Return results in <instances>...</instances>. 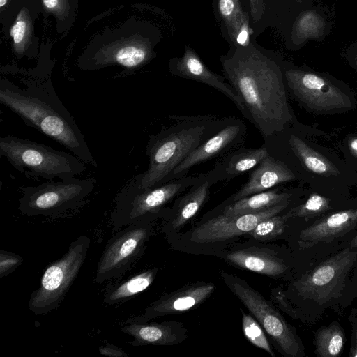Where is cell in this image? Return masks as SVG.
Wrapping results in <instances>:
<instances>
[{
	"label": "cell",
	"instance_id": "f546056e",
	"mask_svg": "<svg viewBox=\"0 0 357 357\" xmlns=\"http://www.w3.org/2000/svg\"><path fill=\"white\" fill-rule=\"evenodd\" d=\"M331 208L330 200L326 197L313 193L305 202L291 208L286 214L285 217L303 218L305 220L319 216Z\"/></svg>",
	"mask_w": 357,
	"mask_h": 357
},
{
	"label": "cell",
	"instance_id": "6da1fadb",
	"mask_svg": "<svg viewBox=\"0 0 357 357\" xmlns=\"http://www.w3.org/2000/svg\"><path fill=\"white\" fill-rule=\"evenodd\" d=\"M225 78L243 102L248 119L265 142L293 120L280 67L251 43L221 57Z\"/></svg>",
	"mask_w": 357,
	"mask_h": 357
},
{
	"label": "cell",
	"instance_id": "277c9868",
	"mask_svg": "<svg viewBox=\"0 0 357 357\" xmlns=\"http://www.w3.org/2000/svg\"><path fill=\"white\" fill-rule=\"evenodd\" d=\"M159 33L151 23L132 17L95 36L78 57L77 67L94 71L118 66L123 68L122 75H131L155 57Z\"/></svg>",
	"mask_w": 357,
	"mask_h": 357
},
{
	"label": "cell",
	"instance_id": "cb8c5ba5",
	"mask_svg": "<svg viewBox=\"0 0 357 357\" xmlns=\"http://www.w3.org/2000/svg\"><path fill=\"white\" fill-rule=\"evenodd\" d=\"M292 194L280 192L278 189L268 190L242 198L226 206L222 214L236 216L263 211L291 201Z\"/></svg>",
	"mask_w": 357,
	"mask_h": 357
},
{
	"label": "cell",
	"instance_id": "83f0119b",
	"mask_svg": "<svg viewBox=\"0 0 357 357\" xmlns=\"http://www.w3.org/2000/svg\"><path fill=\"white\" fill-rule=\"evenodd\" d=\"M346 340L344 328L339 322L321 326L314 332V354L319 357L339 356Z\"/></svg>",
	"mask_w": 357,
	"mask_h": 357
},
{
	"label": "cell",
	"instance_id": "484cf974",
	"mask_svg": "<svg viewBox=\"0 0 357 357\" xmlns=\"http://www.w3.org/2000/svg\"><path fill=\"white\" fill-rule=\"evenodd\" d=\"M289 144L301 165L307 170L325 176H337L340 171L324 155L307 144L299 137L291 135Z\"/></svg>",
	"mask_w": 357,
	"mask_h": 357
},
{
	"label": "cell",
	"instance_id": "1f68e13d",
	"mask_svg": "<svg viewBox=\"0 0 357 357\" xmlns=\"http://www.w3.org/2000/svg\"><path fill=\"white\" fill-rule=\"evenodd\" d=\"M241 312L242 328L245 337L253 345L264 350L274 357L275 354L261 326L251 315L245 313L242 310Z\"/></svg>",
	"mask_w": 357,
	"mask_h": 357
},
{
	"label": "cell",
	"instance_id": "7c38bea8",
	"mask_svg": "<svg viewBox=\"0 0 357 357\" xmlns=\"http://www.w3.org/2000/svg\"><path fill=\"white\" fill-rule=\"evenodd\" d=\"M285 78L291 93L310 109L328 112L352 107L347 94L317 75L289 70L285 72Z\"/></svg>",
	"mask_w": 357,
	"mask_h": 357
},
{
	"label": "cell",
	"instance_id": "52a82bcc",
	"mask_svg": "<svg viewBox=\"0 0 357 357\" xmlns=\"http://www.w3.org/2000/svg\"><path fill=\"white\" fill-rule=\"evenodd\" d=\"M92 178L76 177L61 181H47L36 186L21 187L18 209L29 217L57 218L78 211L95 188Z\"/></svg>",
	"mask_w": 357,
	"mask_h": 357
},
{
	"label": "cell",
	"instance_id": "4316f807",
	"mask_svg": "<svg viewBox=\"0 0 357 357\" xmlns=\"http://www.w3.org/2000/svg\"><path fill=\"white\" fill-rule=\"evenodd\" d=\"M45 18L53 17L55 30L60 36L66 35L75 24L79 0H36Z\"/></svg>",
	"mask_w": 357,
	"mask_h": 357
},
{
	"label": "cell",
	"instance_id": "d6986e66",
	"mask_svg": "<svg viewBox=\"0 0 357 357\" xmlns=\"http://www.w3.org/2000/svg\"><path fill=\"white\" fill-rule=\"evenodd\" d=\"M295 178L294 173L286 163L269 153L252 169L248 181L229 199V204Z\"/></svg>",
	"mask_w": 357,
	"mask_h": 357
},
{
	"label": "cell",
	"instance_id": "d590c367",
	"mask_svg": "<svg viewBox=\"0 0 357 357\" xmlns=\"http://www.w3.org/2000/svg\"><path fill=\"white\" fill-rule=\"evenodd\" d=\"M99 353L103 356L110 357H127L128 354L126 353L121 348L111 344L108 342H105V344L100 346L98 349Z\"/></svg>",
	"mask_w": 357,
	"mask_h": 357
},
{
	"label": "cell",
	"instance_id": "7a4b0ae2",
	"mask_svg": "<svg viewBox=\"0 0 357 357\" xmlns=\"http://www.w3.org/2000/svg\"><path fill=\"white\" fill-rule=\"evenodd\" d=\"M14 70L23 75L20 80L23 86L1 77V103L27 126L59 142L86 165L97 167L84 135L56 93L50 76L52 66Z\"/></svg>",
	"mask_w": 357,
	"mask_h": 357
},
{
	"label": "cell",
	"instance_id": "e575fe53",
	"mask_svg": "<svg viewBox=\"0 0 357 357\" xmlns=\"http://www.w3.org/2000/svg\"><path fill=\"white\" fill-rule=\"evenodd\" d=\"M250 15L253 22H258L262 17L265 7L266 0H249Z\"/></svg>",
	"mask_w": 357,
	"mask_h": 357
},
{
	"label": "cell",
	"instance_id": "3957f363",
	"mask_svg": "<svg viewBox=\"0 0 357 357\" xmlns=\"http://www.w3.org/2000/svg\"><path fill=\"white\" fill-rule=\"evenodd\" d=\"M228 118L214 115L171 116L174 123L150 135L146 146L149 167L133 177L136 183L146 188L167 182L174 169L216 133Z\"/></svg>",
	"mask_w": 357,
	"mask_h": 357
},
{
	"label": "cell",
	"instance_id": "7402d4cb",
	"mask_svg": "<svg viewBox=\"0 0 357 357\" xmlns=\"http://www.w3.org/2000/svg\"><path fill=\"white\" fill-rule=\"evenodd\" d=\"M226 258L240 268L271 277H278L287 268L274 252L258 248L238 250L227 254Z\"/></svg>",
	"mask_w": 357,
	"mask_h": 357
},
{
	"label": "cell",
	"instance_id": "8992f818",
	"mask_svg": "<svg viewBox=\"0 0 357 357\" xmlns=\"http://www.w3.org/2000/svg\"><path fill=\"white\" fill-rule=\"evenodd\" d=\"M203 174L185 176L146 188H140L132 178L115 199L110 214L112 231L145 216L159 215L167 204L196 183Z\"/></svg>",
	"mask_w": 357,
	"mask_h": 357
},
{
	"label": "cell",
	"instance_id": "4dcf8cb0",
	"mask_svg": "<svg viewBox=\"0 0 357 357\" xmlns=\"http://www.w3.org/2000/svg\"><path fill=\"white\" fill-rule=\"evenodd\" d=\"M287 220L284 215H273L261 221L248 234L255 239L260 241L273 239L283 233Z\"/></svg>",
	"mask_w": 357,
	"mask_h": 357
},
{
	"label": "cell",
	"instance_id": "ab89813d",
	"mask_svg": "<svg viewBox=\"0 0 357 357\" xmlns=\"http://www.w3.org/2000/svg\"><path fill=\"white\" fill-rule=\"evenodd\" d=\"M350 248L353 249L357 248V235L351 240Z\"/></svg>",
	"mask_w": 357,
	"mask_h": 357
},
{
	"label": "cell",
	"instance_id": "ac0fdd59",
	"mask_svg": "<svg viewBox=\"0 0 357 357\" xmlns=\"http://www.w3.org/2000/svg\"><path fill=\"white\" fill-rule=\"evenodd\" d=\"M225 180L220 165L206 173L181 197L175 202L171 213L169 225L172 229H179L192 218L208 199L211 187Z\"/></svg>",
	"mask_w": 357,
	"mask_h": 357
},
{
	"label": "cell",
	"instance_id": "8fae6325",
	"mask_svg": "<svg viewBox=\"0 0 357 357\" xmlns=\"http://www.w3.org/2000/svg\"><path fill=\"white\" fill-rule=\"evenodd\" d=\"M356 258L357 250L344 248L303 275L293 286L303 300L324 306L347 294Z\"/></svg>",
	"mask_w": 357,
	"mask_h": 357
},
{
	"label": "cell",
	"instance_id": "f35d334b",
	"mask_svg": "<svg viewBox=\"0 0 357 357\" xmlns=\"http://www.w3.org/2000/svg\"><path fill=\"white\" fill-rule=\"evenodd\" d=\"M349 149L351 154L357 158V138H354L349 141Z\"/></svg>",
	"mask_w": 357,
	"mask_h": 357
},
{
	"label": "cell",
	"instance_id": "44dd1931",
	"mask_svg": "<svg viewBox=\"0 0 357 357\" xmlns=\"http://www.w3.org/2000/svg\"><path fill=\"white\" fill-rule=\"evenodd\" d=\"M121 331L133 337L129 342L132 347L172 346L188 337L183 324L176 321L132 323L121 327Z\"/></svg>",
	"mask_w": 357,
	"mask_h": 357
},
{
	"label": "cell",
	"instance_id": "d4e9b609",
	"mask_svg": "<svg viewBox=\"0 0 357 357\" xmlns=\"http://www.w3.org/2000/svg\"><path fill=\"white\" fill-rule=\"evenodd\" d=\"M157 272L158 268L144 271L111 286L104 295L103 303L112 305L128 301L146 290L154 281Z\"/></svg>",
	"mask_w": 357,
	"mask_h": 357
},
{
	"label": "cell",
	"instance_id": "d6a6232c",
	"mask_svg": "<svg viewBox=\"0 0 357 357\" xmlns=\"http://www.w3.org/2000/svg\"><path fill=\"white\" fill-rule=\"evenodd\" d=\"M23 262L21 256L6 250H0V278L12 273Z\"/></svg>",
	"mask_w": 357,
	"mask_h": 357
},
{
	"label": "cell",
	"instance_id": "5b68a950",
	"mask_svg": "<svg viewBox=\"0 0 357 357\" xmlns=\"http://www.w3.org/2000/svg\"><path fill=\"white\" fill-rule=\"evenodd\" d=\"M0 153L26 177L54 181L81 175L85 163L75 155L14 135L0 138Z\"/></svg>",
	"mask_w": 357,
	"mask_h": 357
},
{
	"label": "cell",
	"instance_id": "4fadbf2b",
	"mask_svg": "<svg viewBox=\"0 0 357 357\" xmlns=\"http://www.w3.org/2000/svg\"><path fill=\"white\" fill-rule=\"evenodd\" d=\"M41 13L36 0H19L13 13L0 22L5 38L10 42L17 59H34L38 56L39 38L36 34V22Z\"/></svg>",
	"mask_w": 357,
	"mask_h": 357
},
{
	"label": "cell",
	"instance_id": "74e56055",
	"mask_svg": "<svg viewBox=\"0 0 357 357\" xmlns=\"http://www.w3.org/2000/svg\"><path fill=\"white\" fill-rule=\"evenodd\" d=\"M353 270V274L347 290V296H349L351 300L357 298V258Z\"/></svg>",
	"mask_w": 357,
	"mask_h": 357
},
{
	"label": "cell",
	"instance_id": "30bf717a",
	"mask_svg": "<svg viewBox=\"0 0 357 357\" xmlns=\"http://www.w3.org/2000/svg\"><path fill=\"white\" fill-rule=\"evenodd\" d=\"M227 286L257 319L285 356H305L303 344L296 329L259 292L234 275L222 272Z\"/></svg>",
	"mask_w": 357,
	"mask_h": 357
},
{
	"label": "cell",
	"instance_id": "e0dca14e",
	"mask_svg": "<svg viewBox=\"0 0 357 357\" xmlns=\"http://www.w3.org/2000/svg\"><path fill=\"white\" fill-rule=\"evenodd\" d=\"M169 69L170 73L175 76L201 82L215 89L232 101L243 116L247 118L243 102L227 79L211 70L190 46H185L181 57H174L169 60Z\"/></svg>",
	"mask_w": 357,
	"mask_h": 357
},
{
	"label": "cell",
	"instance_id": "9a60e30c",
	"mask_svg": "<svg viewBox=\"0 0 357 357\" xmlns=\"http://www.w3.org/2000/svg\"><path fill=\"white\" fill-rule=\"evenodd\" d=\"M291 201L255 213L236 216L224 214L214 217L195 228L191 239L197 243H211L228 240L248 234L261 221L278 215L290 204Z\"/></svg>",
	"mask_w": 357,
	"mask_h": 357
},
{
	"label": "cell",
	"instance_id": "2e32d148",
	"mask_svg": "<svg viewBox=\"0 0 357 357\" xmlns=\"http://www.w3.org/2000/svg\"><path fill=\"white\" fill-rule=\"evenodd\" d=\"M215 289L213 283L198 282L164 294L151 303L142 314L128 319L125 324L145 323L159 317L189 310L203 303Z\"/></svg>",
	"mask_w": 357,
	"mask_h": 357
},
{
	"label": "cell",
	"instance_id": "836d02e7",
	"mask_svg": "<svg viewBox=\"0 0 357 357\" xmlns=\"http://www.w3.org/2000/svg\"><path fill=\"white\" fill-rule=\"evenodd\" d=\"M348 320L351 326L349 357H357V309H351Z\"/></svg>",
	"mask_w": 357,
	"mask_h": 357
},
{
	"label": "cell",
	"instance_id": "f1b7e54d",
	"mask_svg": "<svg viewBox=\"0 0 357 357\" xmlns=\"http://www.w3.org/2000/svg\"><path fill=\"white\" fill-rule=\"evenodd\" d=\"M218 10L225 24L227 33L233 42L241 24L248 13L244 11L240 0H218Z\"/></svg>",
	"mask_w": 357,
	"mask_h": 357
},
{
	"label": "cell",
	"instance_id": "603a6c76",
	"mask_svg": "<svg viewBox=\"0 0 357 357\" xmlns=\"http://www.w3.org/2000/svg\"><path fill=\"white\" fill-rule=\"evenodd\" d=\"M268 155L264 144L256 149L241 146L221 157L217 164L224 172L225 180L229 181L253 169Z\"/></svg>",
	"mask_w": 357,
	"mask_h": 357
},
{
	"label": "cell",
	"instance_id": "9c48e42d",
	"mask_svg": "<svg viewBox=\"0 0 357 357\" xmlns=\"http://www.w3.org/2000/svg\"><path fill=\"white\" fill-rule=\"evenodd\" d=\"M156 215L145 216L116 231L106 243L99 258L93 282L118 278L132 268L144 251Z\"/></svg>",
	"mask_w": 357,
	"mask_h": 357
},
{
	"label": "cell",
	"instance_id": "ba28073f",
	"mask_svg": "<svg viewBox=\"0 0 357 357\" xmlns=\"http://www.w3.org/2000/svg\"><path fill=\"white\" fill-rule=\"evenodd\" d=\"M90 243L87 236H79L61 258L46 267L38 288L29 300V308L34 314H47L60 306L84 264Z\"/></svg>",
	"mask_w": 357,
	"mask_h": 357
},
{
	"label": "cell",
	"instance_id": "ffe728a7",
	"mask_svg": "<svg viewBox=\"0 0 357 357\" xmlns=\"http://www.w3.org/2000/svg\"><path fill=\"white\" fill-rule=\"evenodd\" d=\"M357 225V208L326 216L303 229L298 243L307 249L320 243H328L351 231Z\"/></svg>",
	"mask_w": 357,
	"mask_h": 357
},
{
	"label": "cell",
	"instance_id": "5bb4252c",
	"mask_svg": "<svg viewBox=\"0 0 357 357\" xmlns=\"http://www.w3.org/2000/svg\"><path fill=\"white\" fill-rule=\"evenodd\" d=\"M246 134L247 126L243 121L229 117L216 133L200 144L174 169L167 181L185 176L192 167L217 157H222L241 146Z\"/></svg>",
	"mask_w": 357,
	"mask_h": 357
},
{
	"label": "cell",
	"instance_id": "8d00e7d4",
	"mask_svg": "<svg viewBox=\"0 0 357 357\" xmlns=\"http://www.w3.org/2000/svg\"><path fill=\"white\" fill-rule=\"evenodd\" d=\"M18 2L19 0H0V22L13 13Z\"/></svg>",
	"mask_w": 357,
	"mask_h": 357
}]
</instances>
